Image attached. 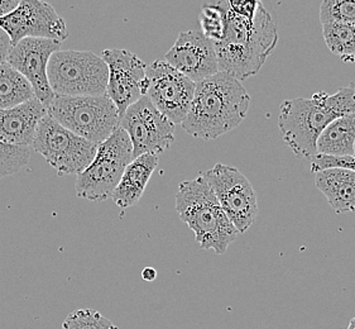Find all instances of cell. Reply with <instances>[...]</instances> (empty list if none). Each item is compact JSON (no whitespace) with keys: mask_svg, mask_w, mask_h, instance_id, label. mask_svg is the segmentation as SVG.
I'll return each mask as SVG.
<instances>
[{"mask_svg":"<svg viewBox=\"0 0 355 329\" xmlns=\"http://www.w3.org/2000/svg\"><path fill=\"white\" fill-rule=\"evenodd\" d=\"M277 41L276 22L261 1H227V32L213 43L219 71L248 79L262 69Z\"/></svg>","mask_w":355,"mask_h":329,"instance_id":"6da1fadb","label":"cell"},{"mask_svg":"<svg viewBox=\"0 0 355 329\" xmlns=\"http://www.w3.org/2000/svg\"><path fill=\"white\" fill-rule=\"evenodd\" d=\"M250 96L239 80L219 71L196 84L182 128L190 136L215 140L236 128L248 115Z\"/></svg>","mask_w":355,"mask_h":329,"instance_id":"7a4b0ae2","label":"cell"},{"mask_svg":"<svg viewBox=\"0 0 355 329\" xmlns=\"http://www.w3.org/2000/svg\"><path fill=\"white\" fill-rule=\"evenodd\" d=\"M354 113L355 85L350 84L333 95L318 92L311 99L284 101L279 107L278 127L297 158L311 160L318 155L320 133L335 119Z\"/></svg>","mask_w":355,"mask_h":329,"instance_id":"3957f363","label":"cell"},{"mask_svg":"<svg viewBox=\"0 0 355 329\" xmlns=\"http://www.w3.org/2000/svg\"><path fill=\"white\" fill-rule=\"evenodd\" d=\"M176 210L204 250L223 255L239 235L202 175L180 184Z\"/></svg>","mask_w":355,"mask_h":329,"instance_id":"277c9868","label":"cell"},{"mask_svg":"<svg viewBox=\"0 0 355 329\" xmlns=\"http://www.w3.org/2000/svg\"><path fill=\"white\" fill-rule=\"evenodd\" d=\"M47 115L64 128L93 144H103L119 127L118 109L107 95L55 96Z\"/></svg>","mask_w":355,"mask_h":329,"instance_id":"5b68a950","label":"cell"},{"mask_svg":"<svg viewBox=\"0 0 355 329\" xmlns=\"http://www.w3.org/2000/svg\"><path fill=\"white\" fill-rule=\"evenodd\" d=\"M55 96L107 95L109 70L104 60L89 51H57L47 66Z\"/></svg>","mask_w":355,"mask_h":329,"instance_id":"8992f818","label":"cell"},{"mask_svg":"<svg viewBox=\"0 0 355 329\" xmlns=\"http://www.w3.org/2000/svg\"><path fill=\"white\" fill-rule=\"evenodd\" d=\"M133 160L130 138L124 129L118 127L107 141L99 144L90 166L76 176V195L90 201H107Z\"/></svg>","mask_w":355,"mask_h":329,"instance_id":"52a82bcc","label":"cell"},{"mask_svg":"<svg viewBox=\"0 0 355 329\" xmlns=\"http://www.w3.org/2000/svg\"><path fill=\"white\" fill-rule=\"evenodd\" d=\"M32 147L56 170L58 176H78L93 162L99 144L76 136L47 115L37 126Z\"/></svg>","mask_w":355,"mask_h":329,"instance_id":"ba28073f","label":"cell"},{"mask_svg":"<svg viewBox=\"0 0 355 329\" xmlns=\"http://www.w3.org/2000/svg\"><path fill=\"white\" fill-rule=\"evenodd\" d=\"M202 176L238 233L247 232L258 215L256 192L249 180L238 169L223 164Z\"/></svg>","mask_w":355,"mask_h":329,"instance_id":"9c48e42d","label":"cell"},{"mask_svg":"<svg viewBox=\"0 0 355 329\" xmlns=\"http://www.w3.org/2000/svg\"><path fill=\"white\" fill-rule=\"evenodd\" d=\"M119 127L130 138L135 158L143 155L158 156L175 141V124L153 107L147 95L125 110Z\"/></svg>","mask_w":355,"mask_h":329,"instance_id":"30bf717a","label":"cell"},{"mask_svg":"<svg viewBox=\"0 0 355 329\" xmlns=\"http://www.w3.org/2000/svg\"><path fill=\"white\" fill-rule=\"evenodd\" d=\"M146 76L148 79L147 96L153 107L173 124L184 122L191 107L196 84L161 60L147 66Z\"/></svg>","mask_w":355,"mask_h":329,"instance_id":"8fae6325","label":"cell"},{"mask_svg":"<svg viewBox=\"0 0 355 329\" xmlns=\"http://www.w3.org/2000/svg\"><path fill=\"white\" fill-rule=\"evenodd\" d=\"M0 29L10 46L24 38H47L64 42L69 37L64 19L55 8L43 0H21L10 15L0 18Z\"/></svg>","mask_w":355,"mask_h":329,"instance_id":"7c38bea8","label":"cell"},{"mask_svg":"<svg viewBox=\"0 0 355 329\" xmlns=\"http://www.w3.org/2000/svg\"><path fill=\"white\" fill-rule=\"evenodd\" d=\"M100 58L104 60L109 70L105 94L115 104L121 118L132 104L147 95V65L128 50L103 51Z\"/></svg>","mask_w":355,"mask_h":329,"instance_id":"4fadbf2b","label":"cell"},{"mask_svg":"<svg viewBox=\"0 0 355 329\" xmlns=\"http://www.w3.org/2000/svg\"><path fill=\"white\" fill-rule=\"evenodd\" d=\"M62 42L47 38H24L10 46L7 64L21 74L35 92L37 99L46 108L55 99L47 78V66L55 52L61 51Z\"/></svg>","mask_w":355,"mask_h":329,"instance_id":"5bb4252c","label":"cell"},{"mask_svg":"<svg viewBox=\"0 0 355 329\" xmlns=\"http://www.w3.org/2000/svg\"><path fill=\"white\" fill-rule=\"evenodd\" d=\"M164 58L167 64L195 84L219 72L213 42L200 31L181 32Z\"/></svg>","mask_w":355,"mask_h":329,"instance_id":"9a60e30c","label":"cell"},{"mask_svg":"<svg viewBox=\"0 0 355 329\" xmlns=\"http://www.w3.org/2000/svg\"><path fill=\"white\" fill-rule=\"evenodd\" d=\"M44 115H47V108L37 98L0 110V144L32 147L37 126Z\"/></svg>","mask_w":355,"mask_h":329,"instance_id":"2e32d148","label":"cell"},{"mask_svg":"<svg viewBox=\"0 0 355 329\" xmlns=\"http://www.w3.org/2000/svg\"><path fill=\"white\" fill-rule=\"evenodd\" d=\"M315 185L336 214L355 210V172L327 169L315 174Z\"/></svg>","mask_w":355,"mask_h":329,"instance_id":"e0dca14e","label":"cell"},{"mask_svg":"<svg viewBox=\"0 0 355 329\" xmlns=\"http://www.w3.org/2000/svg\"><path fill=\"white\" fill-rule=\"evenodd\" d=\"M157 166L158 156L156 155H143L135 158L127 166L119 184L114 190L112 195L114 203L123 209L135 205L141 201L144 189Z\"/></svg>","mask_w":355,"mask_h":329,"instance_id":"ac0fdd59","label":"cell"},{"mask_svg":"<svg viewBox=\"0 0 355 329\" xmlns=\"http://www.w3.org/2000/svg\"><path fill=\"white\" fill-rule=\"evenodd\" d=\"M355 113L344 115L327 126L320 133L316 150L318 155L347 158L354 155Z\"/></svg>","mask_w":355,"mask_h":329,"instance_id":"d6986e66","label":"cell"},{"mask_svg":"<svg viewBox=\"0 0 355 329\" xmlns=\"http://www.w3.org/2000/svg\"><path fill=\"white\" fill-rule=\"evenodd\" d=\"M27 79L7 62L0 64V110L12 109L35 99Z\"/></svg>","mask_w":355,"mask_h":329,"instance_id":"ffe728a7","label":"cell"},{"mask_svg":"<svg viewBox=\"0 0 355 329\" xmlns=\"http://www.w3.org/2000/svg\"><path fill=\"white\" fill-rule=\"evenodd\" d=\"M327 49L344 62H355V26L343 23L322 24Z\"/></svg>","mask_w":355,"mask_h":329,"instance_id":"44dd1931","label":"cell"},{"mask_svg":"<svg viewBox=\"0 0 355 329\" xmlns=\"http://www.w3.org/2000/svg\"><path fill=\"white\" fill-rule=\"evenodd\" d=\"M200 24L202 35L211 42H220L227 32V1L206 3L201 8Z\"/></svg>","mask_w":355,"mask_h":329,"instance_id":"7402d4cb","label":"cell"},{"mask_svg":"<svg viewBox=\"0 0 355 329\" xmlns=\"http://www.w3.org/2000/svg\"><path fill=\"white\" fill-rule=\"evenodd\" d=\"M320 21L355 26V0H325L320 7Z\"/></svg>","mask_w":355,"mask_h":329,"instance_id":"603a6c76","label":"cell"},{"mask_svg":"<svg viewBox=\"0 0 355 329\" xmlns=\"http://www.w3.org/2000/svg\"><path fill=\"white\" fill-rule=\"evenodd\" d=\"M62 327L67 329H119L93 309H78L67 315Z\"/></svg>","mask_w":355,"mask_h":329,"instance_id":"cb8c5ba5","label":"cell"},{"mask_svg":"<svg viewBox=\"0 0 355 329\" xmlns=\"http://www.w3.org/2000/svg\"><path fill=\"white\" fill-rule=\"evenodd\" d=\"M31 147L0 144V179L13 175L28 164Z\"/></svg>","mask_w":355,"mask_h":329,"instance_id":"d4e9b609","label":"cell"},{"mask_svg":"<svg viewBox=\"0 0 355 329\" xmlns=\"http://www.w3.org/2000/svg\"><path fill=\"white\" fill-rule=\"evenodd\" d=\"M327 169H347L355 172V158H333V156H324L316 155L311 158V172H319Z\"/></svg>","mask_w":355,"mask_h":329,"instance_id":"484cf974","label":"cell"},{"mask_svg":"<svg viewBox=\"0 0 355 329\" xmlns=\"http://www.w3.org/2000/svg\"><path fill=\"white\" fill-rule=\"evenodd\" d=\"M9 49H10V41L7 35L0 29V64L7 61Z\"/></svg>","mask_w":355,"mask_h":329,"instance_id":"4316f807","label":"cell"},{"mask_svg":"<svg viewBox=\"0 0 355 329\" xmlns=\"http://www.w3.org/2000/svg\"><path fill=\"white\" fill-rule=\"evenodd\" d=\"M19 0H0V18L10 15L19 6Z\"/></svg>","mask_w":355,"mask_h":329,"instance_id":"83f0119b","label":"cell"},{"mask_svg":"<svg viewBox=\"0 0 355 329\" xmlns=\"http://www.w3.org/2000/svg\"><path fill=\"white\" fill-rule=\"evenodd\" d=\"M142 278L146 281H155L157 279V271L153 267H146L142 271Z\"/></svg>","mask_w":355,"mask_h":329,"instance_id":"f1b7e54d","label":"cell"},{"mask_svg":"<svg viewBox=\"0 0 355 329\" xmlns=\"http://www.w3.org/2000/svg\"><path fill=\"white\" fill-rule=\"evenodd\" d=\"M347 329H355V317L349 322L348 328Z\"/></svg>","mask_w":355,"mask_h":329,"instance_id":"f546056e","label":"cell"},{"mask_svg":"<svg viewBox=\"0 0 355 329\" xmlns=\"http://www.w3.org/2000/svg\"><path fill=\"white\" fill-rule=\"evenodd\" d=\"M353 158H355V144H354V155H353Z\"/></svg>","mask_w":355,"mask_h":329,"instance_id":"4dcf8cb0","label":"cell"},{"mask_svg":"<svg viewBox=\"0 0 355 329\" xmlns=\"http://www.w3.org/2000/svg\"><path fill=\"white\" fill-rule=\"evenodd\" d=\"M62 329H67V328H64V327H62Z\"/></svg>","mask_w":355,"mask_h":329,"instance_id":"1f68e13d","label":"cell"}]
</instances>
